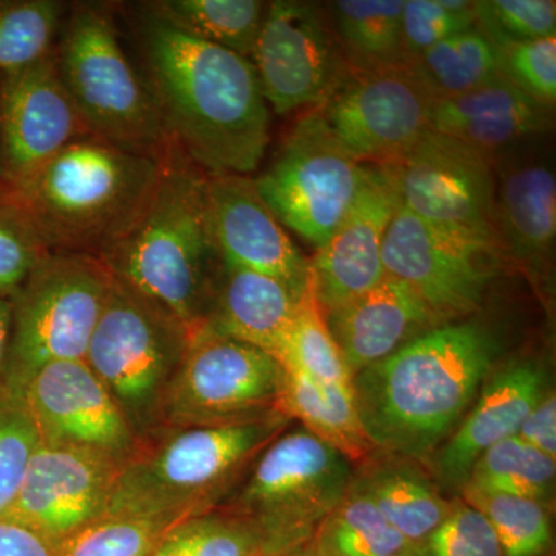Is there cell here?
I'll use <instances>...</instances> for the list:
<instances>
[{
  "label": "cell",
  "mask_w": 556,
  "mask_h": 556,
  "mask_svg": "<svg viewBox=\"0 0 556 556\" xmlns=\"http://www.w3.org/2000/svg\"><path fill=\"white\" fill-rule=\"evenodd\" d=\"M142 10L146 83L170 138L204 174L249 177L269 144L254 64Z\"/></svg>",
  "instance_id": "obj_1"
},
{
  "label": "cell",
  "mask_w": 556,
  "mask_h": 556,
  "mask_svg": "<svg viewBox=\"0 0 556 556\" xmlns=\"http://www.w3.org/2000/svg\"><path fill=\"white\" fill-rule=\"evenodd\" d=\"M497 354L478 321L424 332L353 378L358 415L379 452L424 460L473 404Z\"/></svg>",
  "instance_id": "obj_2"
},
{
  "label": "cell",
  "mask_w": 556,
  "mask_h": 556,
  "mask_svg": "<svg viewBox=\"0 0 556 556\" xmlns=\"http://www.w3.org/2000/svg\"><path fill=\"white\" fill-rule=\"evenodd\" d=\"M206 186L207 174L172 142L144 206L100 255L110 276L174 317L192 339L223 265L208 228Z\"/></svg>",
  "instance_id": "obj_3"
},
{
  "label": "cell",
  "mask_w": 556,
  "mask_h": 556,
  "mask_svg": "<svg viewBox=\"0 0 556 556\" xmlns=\"http://www.w3.org/2000/svg\"><path fill=\"white\" fill-rule=\"evenodd\" d=\"M291 424L274 409L233 422L163 428L121 468L108 515L170 527L217 508Z\"/></svg>",
  "instance_id": "obj_4"
},
{
  "label": "cell",
  "mask_w": 556,
  "mask_h": 556,
  "mask_svg": "<svg viewBox=\"0 0 556 556\" xmlns=\"http://www.w3.org/2000/svg\"><path fill=\"white\" fill-rule=\"evenodd\" d=\"M161 156L87 137L20 185L0 189V195L27 214L50 252L100 258L144 206L159 179Z\"/></svg>",
  "instance_id": "obj_5"
},
{
  "label": "cell",
  "mask_w": 556,
  "mask_h": 556,
  "mask_svg": "<svg viewBox=\"0 0 556 556\" xmlns=\"http://www.w3.org/2000/svg\"><path fill=\"white\" fill-rule=\"evenodd\" d=\"M53 50L62 86L91 137L161 156L174 139L148 83L131 67L105 7L78 5Z\"/></svg>",
  "instance_id": "obj_6"
},
{
  "label": "cell",
  "mask_w": 556,
  "mask_h": 556,
  "mask_svg": "<svg viewBox=\"0 0 556 556\" xmlns=\"http://www.w3.org/2000/svg\"><path fill=\"white\" fill-rule=\"evenodd\" d=\"M353 464L305 428L285 431L263 450L219 507L258 530L268 556L309 543L353 482Z\"/></svg>",
  "instance_id": "obj_7"
},
{
  "label": "cell",
  "mask_w": 556,
  "mask_h": 556,
  "mask_svg": "<svg viewBox=\"0 0 556 556\" xmlns=\"http://www.w3.org/2000/svg\"><path fill=\"white\" fill-rule=\"evenodd\" d=\"M190 342L179 321L113 278L84 361L108 388L139 442L161 430L167 391Z\"/></svg>",
  "instance_id": "obj_8"
},
{
  "label": "cell",
  "mask_w": 556,
  "mask_h": 556,
  "mask_svg": "<svg viewBox=\"0 0 556 556\" xmlns=\"http://www.w3.org/2000/svg\"><path fill=\"white\" fill-rule=\"evenodd\" d=\"M113 277L100 258L50 252L11 302V342L2 382L24 391L46 365L84 361Z\"/></svg>",
  "instance_id": "obj_9"
},
{
  "label": "cell",
  "mask_w": 556,
  "mask_h": 556,
  "mask_svg": "<svg viewBox=\"0 0 556 556\" xmlns=\"http://www.w3.org/2000/svg\"><path fill=\"white\" fill-rule=\"evenodd\" d=\"M364 175L365 164L340 148L320 113L311 109L294 124L254 185L280 225L317 251L353 207Z\"/></svg>",
  "instance_id": "obj_10"
},
{
  "label": "cell",
  "mask_w": 556,
  "mask_h": 556,
  "mask_svg": "<svg viewBox=\"0 0 556 556\" xmlns=\"http://www.w3.org/2000/svg\"><path fill=\"white\" fill-rule=\"evenodd\" d=\"M500 254L495 241L442 228L401 204L387 230L382 263L387 276L407 285L444 325L477 313Z\"/></svg>",
  "instance_id": "obj_11"
},
{
  "label": "cell",
  "mask_w": 556,
  "mask_h": 556,
  "mask_svg": "<svg viewBox=\"0 0 556 556\" xmlns=\"http://www.w3.org/2000/svg\"><path fill=\"white\" fill-rule=\"evenodd\" d=\"M438 98L415 65L351 72L317 112L351 159L393 166L431 130Z\"/></svg>",
  "instance_id": "obj_12"
},
{
  "label": "cell",
  "mask_w": 556,
  "mask_h": 556,
  "mask_svg": "<svg viewBox=\"0 0 556 556\" xmlns=\"http://www.w3.org/2000/svg\"><path fill=\"white\" fill-rule=\"evenodd\" d=\"M283 378L280 362L258 348L197 336L167 391L161 430L266 415L277 409Z\"/></svg>",
  "instance_id": "obj_13"
},
{
  "label": "cell",
  "mask_w": 556,
  "mask_h": 556,
  "mask_svg": "<svg viewBox=\"0 0 556 556\" xmlns=\"http://www.w3.org/2000/svg\"><path fill=\"white\" fill-rule=\"evenodd\" d=\"M251 60L263 97L280 115L320 108L351 75L324 11L295 0L268 3Z\"/></svg>",
  "instance_id": "obj_14"
},
{
  "label": "cell",
  "mask_w": 556,
  "mask_h": 556,
  "mask_svg": "<svg viewBox=\"0 0 556 556\" xmlns=\"http://www.w3.org/2000/svg\"><path fill=\"white\" fill-rule=\"evenodd\" d=\"M393 166L402 204L409 211L442 228L500 244L490 155L430 130Z\"/></svg>",
  "instance_id": "obj_15"
},
{
  "label": "cell",
  "mask_w": 556,
  "mask_h": 556,
  "mask_svg": "<svg viewBox=\"0 0 556 556\" xmlns=\"http://www.w3.org/2000/svg\"><path fill=\"white\" fill-rule=\"evenodd\" d=\"M87 137L90 131L62 86L53 51L0 72V189L20 185Z\"/></svg>",
  "instance_id": "obj_16"
},
{
  "label": "cell",
  "mask_w": 556,
  "mask_h": 556,
  "mask_svg": "<svg viewBox=\"0 0 556 556\" xmlns=\"http://www.w3.org/2000/svg\"><path fill=\"white\" fill-rule=\"evenodd\" d=\"M123 464L65 445L40 444L9 517L54 544L105 517Z\"/></svg>",
  "instance_id": "obj_17"
},
{
  "label": "cell",
  "mask_w": 556,
  "mask_h": 556,
  "mask_svg": "<svg viewBox=\"0 0 556 556\" xmlns=\"http://www.w3.org/2000/svg\"><path fill=\"white\" fill-rule=\"evenodd\" d=\"M24 394L43 444L89 450L123 466L139 447L129 420L86 361L46 365Z\"/></svg>",
  "instance_id": "obj_18"
},
{
  "label": "cell",
  "mask_w": 556,
  "mask_h": 556,
  "mask_svg": "<svg viewBox=\"0 0 556 556\" xmlns=\"http://www.w3.org/2000/svg\"><path fill=\"white\" fill-rule=\"evenodd\" d=\"M394 166H365L353 207L328 243L309 262L325 316L365 294L387 276L382 248L391 219L401 207Z\"/></svg>",
  "instance_id": "obj_19"
},
{
  "label": "cell",
  "mask_w": 556,
  "mask_h": 556,
  "mask_svg": "<svg viewBox=\"0 0 556 556\" xmlns=\"http://www.w3.org/2000/svg\"><path fill=\"white\" fill-rule=\"evenodd\" d=\"M207 218L222 263L266 274L302 294L309 260L244 175H207Z\"/></svg>",
  "instance_id": "obj_20"
},
{
  "label": "cell",
  "mask_w": 556,
  "mask_h": 556,
  "mask_svg": "<svg viewBox=\"0 0 556 556\" xmlns=\"http://www.w3.org/2000/svg\"><path fill=\"white\" fill-rule=\"evenodd\" d=\"M544 378L543 368L532 361L517 362L496 372L439 450L434 463L438 478L447 485L464 486L482 453L517 437L522 420L546 393Z\"/></svg>",
  "instance_id": "obj_21"
},
{
  "label": "cell",
  "mask_w": 556,
  "mask_h": 556,
  "mask_svg": "<svg viewBox=\"0 0 556 556\" xmlns=\"http://www.w3.org/2000/svg\"><path fill=\"white\" fill-rule=\"evenodd\" d=\"M325 317L353 378L442 325L407 285L390 276Z\"/></svg>",
  "instance_id": "obj_22"
},
{
  "label": "cell",
  "mask_w": 556,
  "mask_h": 556,
  "mask_svg": "<svg viewBox=\"0 0 556 556\" xmlns=\"http://www.w3.org/2000/svg\"><path fill=\"white\" fill-rule=\"evenodd\" d=\"M300 295L277 278L223 263L207 316L197 336L237 340L278 361L298 313Z\"/></svg>",
  "instance_id": "obj_23"
},
{
  "label": "cell",
  "mask_w": 556,
  "mask_h": 556,
  "mask_svg": "<svg viewBox=\"0 0 556 556\" xmlns=\"http://www.w3.org/2000/svg\"><path fill=\"white\" fill-rule=\"evenodd\" d=\"M551 127V108L519 90L503 75L457 97L442 98L431 130L492 155Z\"/></svg>",
  "instance_id": "obj_24"
},
{
  "label": "cell",
  "mask_w": 556,
  "mask_h": 556,
  "mask_svg": "<svg viewBox=\"0 0 556 556\" xmlns=\"http://www.w3.org/2000/svg\"><path fill=\"white\" fill-rule=\"evenodd\" d=\"M497 241L533 277L551 263L556 237L554 167L541 161L508 167L495 197Z\"/></svg>",
  "instance_id": "obj_25"
},
{
  "label": "cell",
  "mask_w": 556,
  "mask_h": 556,
  "mask_svg": "<svg viewBox=\"0 0 556 556\" xmlns=\"http://www.w3.org/2000/svg\"><path fill=\"white\" fill-rule=\"evenodd\" d=\"M353 484L419 551L452 508L419 460L379 450L354 471Z\"/></svg>",
  "instance_id": "obj_26"
},
{
  "label": "cell",
  "mask_w": 556,
  "mask_h": 556,
  "mask_svg": "<svg viewBox=\"0 0 556 556\" xmlns=\"http://www.w3.org/2000/svg\"><path fill=\"white\" fill-rule=\"evenodd\" d=\"M277 409L351 464L361 466L376 452L358 415L353 386L318 382L285 369Z\"/></svg>",
  "instance_id": "obj_27"
},
{
  "label": "cell",
  "mask_w": 556,
  "mask_h": 556,
  "mask_svg": "<svg viewBox=\"0 0 556 556\" xmlns=\"http://www.w3.org/2000/svg\"><path fill=\"white\" fill-rule=\"evenodd\" d=\"M405 0H339L332 7L336 36L351 72L412 64L402 36Z\"/></svg>",
  "instance_id": "obj_28"
},
{
  "label": "cell",
  "mask_w": 556,
  "mask_h": 556,
  "mask_svg": "<svg viewBox=\"0 0 556 556\" xmlns=\"http://www.w3.org/2000/svg\"><path fill=\"white\" fill-rule=\"evenodd\" d=\"M308 544L317 556H420L353 482Z\"/></svg>",
  "instance_id": "obj_29"
},
{
  "label": "cell",
  "mask_w": 556,
  "mask_h": 556,
  "mask_svg": "<svg viewBox=\"0 0 556 556\" xmlns=\"http://www.w3.org/2000/svg\"><path fill=\"white\" fill-rule=\"evenodd\" d=\"M144 9L195 38L251 60L268 3L260 0H156Z\"/></svg>",
  "instance_id": "obj_30"
},
{
  "label": "cell",
  "mask_w": 556,
  "mask_h": 556,
  "mask_svg": "<svg viewBox=\"0 0 556 556\" xmlns=\"http://www.w3.org/2000/svg\"><path fill=\"white\" fill-rule=\"evenodd\" d=\"M413 65L438 100L467 93L501 75L495 43L479 25L431 47Z\"/></svg>",
  "instance_id": "obj_31"
},
{
  "label": "cell",
  "mask_w": 556,
  "mask_h": 556,
  "mask_svg": "<svg viewBox=\"0 0 556 556\" xmlns=\"http://www.w3.org/2000/svg\"><path fill=\"white\" fill-rule=\"evenodd\" d=\"M278 362L285 369L302 372L318 382L353 386V376L348 371L342 353L328 327L327 317L318 303L311 270L308 283L300 295L298 313Z\"/></svg>",
  "instance_id": "obj_32"
},
{
  "label": "cell",
  "mask_w": 556,
  "mask_h": 556,
  "mask_svg": "<svg viewBox=\"0 0 556 556\" xmlns=\"http://www.w3.org/2000/svg\"><path fill=\"white\" fill-rule=\"evenodd\" d=\"M152 556H268V552L251 522L217 507L170 526Z\"/></svg>",
  "instance_id": "obj_33"
},
{
  "label": "cell",
  "mask_w": 556,
  "mask_h": 556,
  "mask_svg": "<svg viewBox=\"0 0 556 556\" xmlns=\"http://www.w3.org/2000/svg\"><path fill=\"white\" fill-rule=\"evenodd\" d=\"M555 475V459L510 437L482 453L464 485L543 503L554 490Z\"/></svg>",
  "instance_id": "obj_34"
},
{
  "label": "cell",
  "mask_w": 556,
  "mask_h": 556,
  "mask_svg": "<svg viewBox=\"0 0 556 556\" xmlns=\"http://www.w3.org/2000/svg\"><path fill=\"white\" fill-rule=\"evenodd\" d=\"M463 500L489 519L504 556H544L551 548V518L541 501L470 485L463 486Z\"/></svg>",
  "instance_id": "obj_35"
},
{
  "label": "cell",
  "mask_w": 556,
  "mask_h": 556,
  "mask_svg": "<svg viewBox=\"0 0 556 556\" xmlns=\"http://www.w3.org/2000/svg\"><path fill=\"white\" fill-rule=\"evenodd\" d=\"M64 3L0 0V72L24 67L53 51Z\"/></svg>",
  "instance_id": "obj_36"
},
{
  "label": "cell",
  "mask_w": 556,
  "mask_h": 556,
  "mask_svg": "<svg viewBox=\"0 0 556 556\" xmlns=\"http://www.w3.org/2000/svg\"><path fill=\"white\" fill-rule=\"evenodd\" d=\"M40 444L24 391L0 380V519L9 517Z\"/></svg>",
  "instance_id": "obj_37"
},
{
  "label": "cell",
  "mask_w": 556,
  "mask_h": 556,
  "mask_svg": "<svg viewBox=\"0 0 556 556\" xmlns=\"http://www.w3.org/2000/svg\"><path fill=\"white\" fill-rule=\"evenodd\" d=\"M167 529L149 519L105 515L62 541L58 556H152Z\"/></svg>",
  "instance_id": "obj_38"
},
{
  "label": "cell",
  "mask_w": 556,
  "mask_h": 556,
  "mask_svg": "<svg viewBox=\"0 0 556 556\" xmlns=\"http://www.w3.org/2000/svg\"><path fill=\"white\" fill-rule=\"evenodd\" d=\"M485 33L495 43L501 75L533 100L554 108L556 38L510 40L495 33Z\"/></svg>",
  "instance_id": "obj_39"
},
{
  "label": "cell",
  "mask_w": 556,
  "mask_h": 556,
  "mask_svg": "<svg viewBox=\"0 0 556 556\" xmlns=\"http://www.w3.org/2000/svg\"><path fill=\"white\" fill-rule=\"evenodd\" d=\"M49 254L27 214L0 195V299H13Z\"/></svg>",
  "instance_id": "obj_40"
},
{
  "label": "cell",
  "mask_w": 556,
  "mask_h": 556,
  "mask_svg": "<svg viewBox=\"0 0 556 556\" xmlns=\"http://www.w3.org/2000/svg\"><path fill=\"white\" fill-rule=\"evenodd\" d=\"M478 21L477 2L467 0H405L402 36L409 60L468 28Z\"/></svg>",
  "instance_id": "obj_41"
},
{
  "label": "cell",
  "mask_w": 556,
  "mask_h": 556,
  "mask_svg": "<svg viewBox=\"0 0 556 556\" xmlns=\"http://www.w3.org/2000/svg\"><path fill=\"white\" fill-rule=\"evenodd\" d=\"M420 556H504V552L489 519L477 507L456 500L420 547Z\"/></svg>",
  "instance_id": "obj_42"
},
{
  "label": "cell",
  "mask_w": 556,
  "mask_h": 556,
  "mask_svg": "<svg viewBox=\"0 0 556 556\" xmlns=\"http://www.w3.org/2000/svg\"><path fill=\"white\" fill-rule=\"evenodd\" d=\"M477 25L510 40L556 38L554 0H490L477 2Z\"/></svg>",
  "instance_id": "obj_43"
},
{
  "label": "cell",
  "mask_w": 556,
  "mask_h": 556,
  "mask_svg": "<svg viewBox=\"0 0 556 556\" xmlns=\"http://www.w3.org/2000/svg\"><path fill=\"white\" fill-rule=\"evenodd\" d=\"M517 437L547 457H556V399L547 391L522 420Z\"/></svg>",
  "instance_id": "obj_44"
},
{
  "label": "cell",
  "mask_w": 556,
  "mask_h": 556,
  "mask_svg": "<svg viewBox=\"0 0 556 556\" xmlns=\"http://www.w3.org/2000/svg\"><path fill=\"white\" fill-rule=\"evenodd\" d=\"M0 556H58V544L21 522L0 519Z\"/></svg>",
  "instance_id": "obj_45"
},
{
  "label": "cell",
  "mask_w": 556,
  "mask_h": 556,
  "mask_svg": "<svg viewBox=\"0 0 556 556\" xmlns=\"http://www.w3.org/2000/svg\"><path fill=\"white\" fill-rule=\"evenodd\" d=\"M11 321H13L11 302L7 299H0V380L3 378V372H5L7 367V358H9Z\"/></svg>",
  "instance_id": "obj_46"
},
{
  "label": "cell",
  "mask_w": 556,
  "mask_h": 556,
  "mask_svg": "<svg viewBox=\"0 0 556 556\" xmlns=\"http://www.w3.org/2000/svg\"><path fill=\"white\" fill-rule=\"evenodd\" d=\"M276 556H317L314 554L313 548H311L309 544L306 546H302L299 548H294V551H289L287 554L276 555Z\"/></svg>",
  "instance_id": "obj_47"
}]
</instances>
